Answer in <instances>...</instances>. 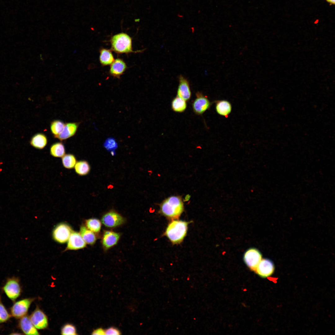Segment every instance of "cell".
Returning a JSON list of instances; mask_svg holds the SVG:
<instances>
[{"label":"cell","mask_w":335,"mask_h":335,"mask_svg":"<svg viewBox=\"0 0 335 335\" xmlns=\"http://www.w3.org/2000/svg\"><path fill=\"white\" fill-rule=\"evenodd\" d=\"M79 123H69L65 124L62 132L56 137L62 141L74 136L76 133Z\"/></svg>","instance_id":"16"},{"label":"cell","mask_w":335,"mask_h":335,"mask_svg":"<svg viewBox=\"0 0 335 335\" xmlns=\"http://www.w3.org/2000/svg\"><path fill=\"white\" fill-rule=\"evenodd\" d=\"M34 298H25L16 302L11 307V315L16 319H20L26 315L29 309Z\"/></svg>","instance_id":"5"},{"label":"cell","mask_w":335,"mask_h":335,"mask_svg":"<svg viewBox=\"0 0 335 335\" xmlns=\"http://www.w3.org/2000/svg\"><path fill=\"white\" fill-rule=\"evenodd\" d=\"M61 334L64 335H77V331L75 327L73 325L67 324L65 325L62 328Z\"/></svg>","instance_id":"28"},{"label":"cell","mask_w":335,"mask_h":335,"mask_svg":"<svg viewBox=\"0 0 335 335\" xmlns=\"http://www.w3.org/2000/svg\"><path fill=\"white\" fill-rule=\"evenodd\" d=\"M74 168L76 173L81 176L87 175L89 173L90 170L89 164L85 160L77 161Z\"/></svg>","instance_id":"24"},{"label":"cell","mask_w":335,"mask_h":335,"mask_svg":"<svg viewBox=\"0 0 335 335\" xmlns=\"http://www.w3.org/2000/svg\"><path fill=\"white\" fill-rule=\"evenodd\" d=\"M5 307L2 303L0 297V323L6 322L11 317Z\"/></svg>","instance_id":"29"},{"label":"cell","mask_w":335,"mask_h":335,"mask_svg":"<svg viewBox=\"0 0 335 335\" xmlns=\"http://www.w3.org/2000/svg\"><path fill=\"white\" fill-rule=\"evenodd\" d=\"M86 243L79 232L73 230L67 241L65 251L77 250L86 247Z\"/></svg>","instance_id":"11"},{"label":"cell","mask_w":335,"mask_h":335,"mask_svg":"<svg viewBox=\"0 0 335 335\" xmlns=\"http://www.w3.org/2000/svg\"><path fill=\"white\" fill-rule=\"evenodd\" d=\"M261 259V253L257 249L254 248L248 249L243 257V260L246 265L250 270L254 271Z\"/></svg>","instance_id":"8"},{"label":"cell","mask_w":335,"mask_h":335,"mask_svg":"<svg viewBox=\"0 0 335 335\" xmlns=\"http://www.w3.org/2000/svg\"><path fill=\"white\" fill-rule=\"evenodd\" d=\"M62 163L64 167L68 169L74 168L77 162L75 156L71 154H67L62 158Z\"/></svg>","instance_id":"25"},{"label":"cell","mask_w":335,"mask_h":335,"mask_svg":"<svg viewBox=\"0 0 335 335\" xmlns=\"http://www.w3.org/2000/svg\"><path fill=\"white\" fill-rule=\"evenodd\" d=\"M72 231L71 227L68 224L60 223L55 227L53 230V238L59 243H65L67 242Z\"/></svg>","instance_id":"4"},{"label":"cell","mask_w":335,"mask_h":335,"mask_svg":"<svg viewBox=\"0 0 335 335\" xmlns=\"http://www.w3.org/2000/svg\"><path fill=\"white\" fill-rule=\"evenodd\" d=\"M104 147L109 151H114L118 147V144L115 139L109 137L105 140L104 143Z\"/></svg>","instance_id":"30"},{"label":"cell","mask_w":335,"mask_h":335,"mask_svg":"<svg viewBox=\"0 0 335 335\" xmlns=\"http://www.w3.org/2000/svg\"><path fill=\"white\" fill-rule=\"evenodd\" d=\"M105 335H120V332L117 328L110 327L105 331Z\"/></svg>","instance_id":"31"},{"label":"cell","mask_w":335,"mask_h":335,"mask_svg":"<svg viewBox=\"0 0 335 335\" xmlns=\"http://www.w3.org/2000/svg\"><path fill=\"white\" fill-rule=\"evenodd\" d=\"M119 234L111 231H106L103 235L102 243L105 248L108 249L115 245L119 238Z\"/></svg>","instance_id":"17"},{"label":"cell","mask_w":335,"mask_h":335,"mask_svg":"<svg viewBox=\"0 0 335 335\" xmlns=\"http://www.w3.org/2000/svg\"><path fill=\"white\" fill-rule=\"evenodd\" d=\"M216 110L220 115L227 117L232 110L231 103L226 100H218L216 101Z\"/></svg>","instance_id":"18"},{"label":"cell","mask_w":335,"mask_h":335,"mask_svg":"<svg viewBox=\"0 0 335 335\" xmlns=\"http://www.w3.org/2000/svg\"><path fill=\"white\" fill-rule=\"evenodd\" d=\"M104 330L101 328H99L94 330L92 332V335H105V332Z\"/></svg>","instance_id":"32"},{"label":"cell","mask_w":335,"mask_h":335,"mask_svg":"<svg viewBox=\"0 0 335 335\" xmlns=\"http://www.w3.org/2000/svg\"><path fill=\"white\" fill-rule=\"evenodd\" d=\"M3 290L9 299L12 301H15L21 293L19 280L16 278L8 279L3 287Z\"/></svg>","instance_id":"6"},{"label":"cell","mask_w":335,"mask_h":335,"mask_svg":"<svg viewBox=\"0 0 335 335\" xmlns=\"http://www.w3.org/2000/svg\"><path fill=\"white\" fill-rule=\"evenodd\" d=\"M196 96V97L192 104V108L195 114L201 115L210 108L211 103L208 98L201 92H197Z\"/></svg>","instance_id":"7"},{"label":"cell","mask_w":335,"mask_h":335,"mask_svg":"<svg viewBox=\"0 0 335 335\" xmlns=\"http://www.w3.org/2000/svg\"><path fill=\"white\" fill-rule=\"evenodd\" d=\"M110 42L111 50L118 54H127L142 51L133 50L132 38L125 33H121L113 35L111 38Z\"/></svg>","instance_id":"2"},{"label":"cell","mask_w":335,"mask_h":335,"mask_svg":"<svg viewBox=\"0 0 335 335\" xmlns=\"http://www.w3.org/2000/svg\"><path fill=\"white\" fill-rule=\"evenodd\" d=\"M65 123L59 120L52 121L50 124V130L52 134L56 138L62 131Z\"/></svg>","instance_id":"26"},{"label":"cell","mask_w":335,"mask_h":335,"mask_svg":"<svg viewBox=\"0 0 335 335\" xmlns=\"http://www.w3.org/2000/svg\"><path fill=\"white\" fill-rule=\"evenodd\" d=\"M110 65L109 69L110 75L118 78H119L124 74L127 68L125 62L120 58L114 60Z\"/></svg>","instance_id":"15"},{"label":"cell","mask_w":335,"mask_h":335,"mask_svg":"<svg viewBox=\"0 0 335 335\" xmlns=\"http://www.w3.org/2000/svg\"><path fill=\"white\" fill-rule=\"evenodd\" d=\"M328 2L332 4H335V0H326Z\"/></svg>","instance_id":"33"},{"label":"cell","mask_w":335,"mask_h":335,"mask_svg":"<svg viewBox=\"0 0 335 335\" xmlns=\"http://www.w3.org/2000/svg\"><path fill=\"white\" fill-rule=\"evenodd\" d=\"M274 270L272 261L269 259H263L257 265L255 271L261 277L266 278L271 275Z\"/></svg>","instance_id":"10"},{"label":"cell","mask_w":335,"mask_h":335,"mask_svg":"<svg viewBox=\"0 0 335 335\" xmlns=\"http://www.w3.org/2000/svg\"><path fill=\"white\" fill-rule=\"evenodd\" d=\"M101 221L106 226L114 227L121 225L123 223L124 219L122 217L116 212L110 211L103 216Z\"/></svg>","instance_id":"12"},{"label":"cell","mask_w":335,"mask_h":335,"mask_svg":"<svg viewBox=\"0 0 335 335\" xmlns=\"http://www.w3.org/2000/svg\"><path fill=\"white\" fill-rule=\"evenodd\" d=\"M79 233L86 243L92 245L95 243L96 237L94 232L86 226L82 225L80 226Z\"/></svg>","instance_id":"21"},{"label":"cell","mask_w":335,"mask_h":335,"mask_svg":"<svg viewBox=\"0 0 335 335\" xmlns=\"http://www.w3.org/2000/svg\"><path fill=\"white\" fill-rule=\"evenodd\" d=\"M188 222L173 221L168 225L165 234L173 243L181 242L186 235Z\"/></svg>","instance_id":"3"},{"label":"cell","mask_w":335,"mask_h":335,"mask_svg":"<svg viewBox=\"0 0 335 335\" xmlns=\"http://www.w3.org/2000/svg\"><path fill=\"white\" fill-rule=\"evenodd\" d=\"M29 317L32 322L37 329H44L48 326L47 316L38 307H36Z\"/></svg>","instance_id":"9"},{"label":"cell","mask_w":335,"mask_h":335,"mask_svg":"<svg viewBox=\"0 0 335 335\" xmlns=\"http://www.w3.org/2000/svg\"><path fill=\"white\" fill-rule=\"evenodd\" d=\"M171 107L174 112L178 113L183 112L187 107L186 101L177 96L172 101Z\"/></svg>","instance_id":"23"},{"label":"cell","mask_w":335,"mask_h":335,"mask_svg":"<svg viewBox=\"0 0 335 335\" xmlns=\"http://www.w3.org/2000/svg\"><path fill=\"white\" fill-rule=\"evenodd\" d=\"M177 16L178 17L180 18H183L184 17L181 14L179 13H178L177 14Z\"/></svg>","instance_id":"34"},{"label":"cell","mask_w":335,"mask_h":335,"mask_svg":"<svg viewBox=\"0 0 335 335\" xmlns=\"http://www.w3.org/2000/svg\"><path fill=\"white\" fill-rule=\"evenodd\" d=\"M50 154L56 158H62L65 154V150L63 144L57 142L52 144L50 149Z\"/></svg>","instance_id":"22"},{"label":"cell","mask_w":335,"mask_h":335,"mask_svg":"<svg viewBox=\"0 0 335 335\" xmlns=\"http://www.w3.org/2000/svg\"><path fill=\"white\" fill-rule=\"evenodd\" d=\"M181 197L172 196L165 199L160 205V211L165 216L173 219L178 218L184 210Z\"/></svg>","instance_id":"1"},{"label":"cell","mask_w":335,"mask_h":335,"mask_svg":"<svg viewBox=\"0 0 335 335\" xmlns=\"http://www.w3.org/2000/svg\"><path fill=\"white\" fill-rule=\"evenodd\" d=\"M85 223L86 227L94 232H98L100 230L101 223L98 219L93 218L86 220Z\"/></svg>","instance_id":"27"},{"label":"cell","mask_w":335,"mask_h":335,"mask_svg":"<svg viewBox=\"0 0 335 335\" xmlns=\"http://www.w3.org/2000/svg\"><path fill=\"white\" fill-rule=\"evenodd\" d=\"M18 326L26 335H39L37 329L32 322L29 316L26 315L20 319Z\"/></svg>","instance_id":"14"},{"label":"cell","mask_w":335,"mask_h":335,"mask_svg":"<svg viewBox=\"0 0 335 335\" xmlns=\"http://www.w3.org/2000/svg\"><path fill=\"white\" fill-rule=\"evenodd\" d=\"M99 51V61L101 64L103 66L110 65L114 60L111 50L101 48Z\"/></svg>","instance_id":"20"},{"label":"cell","mask_w":335,"mask_h":335,"mask_svg":"<svg viewBox=\"0 0 335 335\" xmlns=\"http://www.w3.org/2000/svg\"><path fill=\"white\" fill-rule=\"evenodd\" d=\"M47 139L46 136L42 133H38L33 136L30 141L31 145L38 149H42L46 146Z\"/></svg>","instance_id":"19"},{"label":"cell","mask_w":335,"mask_h":335,"mask_svg":"<svg viewBox=\"0 0 335 335\" xmlns=\"http://www.w3.org/2000/svg\"><path fill=\"white\" fill-rule=\"evenodd\" d=\"M191 96V91L188 81L182 76L180 75L177 96L186 101L190 100Z\"/></svg>","instance_id":"13"}]
</instances>
